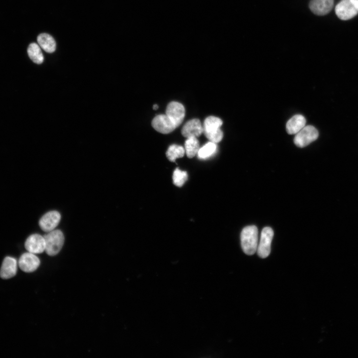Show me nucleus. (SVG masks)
<instances>
[{
	"instance_id": "f257e3e1",
	"label": "nucleus",
	"mask_w": 358,
	"mask_h": 358,
	"mask_svg": "<svg viewBox=\"0 0 358 358\" xmlns=\"http://www.w3.org/2000/svg\"><path fill=\"white\" fill-rule=\"evenodd\" d=\"M223 124L221 118L213 116H208L204 123L203 133L210 141L214 143H219L224 137V133L221 130Z\"/></svg>"
},
{
	"instance_id": "f03ea898",
	"label": "nucleus",
	"mask_w": 358,
	"mask_h": 358,
	"mask_svg": "<svg viewBox=\"0 0 358 358\" xmlns=\"http://www.w3.org/2000/svg\"><path fill=\"white\" fill-rule=\"evenodd\" d=\"M258 231L254 226L245 227L241 233V243L244 252L248 255H253L257 250Z\"/></svg>"
},
{
	"instance_id": "7ed1b4c3",
	"label": "nucleus",
	"mask_w": 358,
	"mask_h": 358,
	"mask_svg": "<svg viewBox=\"0 0 358 358\" xmlns=\"http://www.w3.org/2000/svg\"><path fill=\"white\" fill-rule=\"evenodd\" d=\"M45 241L46 253L51 256L57 255L64 244L65 237L62 231L59 229H55L47 232L44 236Z\"/></svg>"
},
{
	"instance_id": "20e7f679",
	"label": "nucleus",
	"mask_w": 358,
	"mask_h": 358,
	"mask_svg": "<svg viewBox=\"0 0 358 358\" xmlns=\"http://www.w3.org/2000/svg\"><path fill=\"white\" fill-rule=\"evenodd\" d=\"M318 137V130L313 126H308L296 134L294 143L298 147L303 148L317 140Z\"/></svg>"
},
{
	"instance_id": "39448f33",
	"label": "nucleus",
	"mask_w": 358,
	"mask_h": 358,
	"mask_svg": "<svg viewBox=\"0 0 358 358\" xmlns=\"http://www.w3.org/2000/svg\"><path fill=\"white\" fill-rule=\"evenodd\" d=\"M273 236L274 231L271 228L266 227L262 230L257 248L258 255L261 258H265L270 255Z\"/></svg>"
},
{
	"instance_id": "423d86ee",
	"label": "nucleus",
	"mask_w": 358,
	"mask_h": 358,
	"mask_svg": "<svg viewBox=\"0 0 358 358\" xmlns=\"http://www.w3.org/2000/svg\"><path fill=\"white\" fill-rule=\"evenodd\" d=\"M61 219L60 213L56 210L47 212L43 215L39 221L40 228L46 232L56 229Z\"/></svg>"
},
{
	"instance_id": "0eeeda50",
	"label": "nucleus",
	"mask_w": 358,
	"mask_h": 358,
	"mask_svg": "<svg viewBox=\"0 0 358 358\" xmlns=\"http://www.w3.org/2000/svg\"><path fill=\"white\" fill-rule=\"evenodd\" d=\"M36 255L29 252L21 255L19 259L18 265L22 271L32 273L38 269L40 264V261Z\"/></svg>"
},
{
	"instance_id": "6e6552de",
	"label": "nucleus",
	"mask_w": 358,
	"mask_h": 358,
	"mask_svg": "<svg viewBox=\"0 0 358 358\" xmlns=\"http://www.w3.org/2000/svg\"><path fill=\"white\" fill-rule=\"evenodd\" d=\"M153 128L158 132L163 134H169L176 128L175 124L166 114L156 116L152 122Z\"/></svg>"
},
{
	"instance_id": "1a4fd4ad",
	"label": "nucleus",
	"mask_w": 358,
	"mask_h": 358,
	"mask_svg": "<svg viewBox=\"0 0 358 358\" xmlns=\"http://www.w3.org/2000/svg\"><path fill=\"white\" fill-rule=\"evenodd\" d=\"M166 113L178 128L183 122L185 116V109L181 103L172 102L167 106Z\"/></svg>"
},
{
	"instance_id": "9d476101",
	"label": "nucleus",
	"mask_w": 358,
	"mask_h": 358,
	"mask_svg": "<svg viewBox=\"0 0 358 358\" xmlns=\"http://www.w3.org/2000/svg\"><path fill=\"white\" fill-rule=\"evenodd\" d=\"M336 13L340 19L347 20L355 17L358 11L351 0H341L336 7Z\"/></svg>"
},
{
	"instance_id": "9b49d317",
	"label": "nucleus",
	"mask_w": 358,
	"mask_h": 358,
	"mask_svg": "<svg viewBox=\"0 0 358 358\" xmlns=\"http://www.w3.org/2000/svg\"><path fill=\"white\" fill-rule=\"evenodd\" d=\"M25 246L29 252L35 254L42 253L45 250L44 237L38 234H32L27 238Z\"/></svg>"
},
{
	"instance_id": "f8f14e48",
	"label": "nucleus",
	"mask_w": 358,
	"mask_h": 358,
	"mask_svg": "<svg viewBox=\"0 0 358 358\" xmlns=\"http://www.w3.org/2000/svg\"><path fill=\"white\" fill-rule=\"evenodd\" d=\"M203 133V127L199 119H193L185 124L182 130V134L188 138L198 137Z\"/></svg>"
},
{
	"instance_id": "ddd939ff",
	"label": "nucleus",
	"mask_w": 358,
	"mask_h": 358,
	"mask_svg": "<svg viewBox=\"0 0 358 358\" xmlns=\"http://www.w3.org/2000/svg\"><path fill=\"white\" fill-rule=\"evenodd\" d=\"M17 270L18 263L16 259L12 257H6L0 270V277L3 279H11L16 276Z\"/></svg>"
},
{
	"instance_id": "4468645a",
	"label": "nucleus",
	"mask_w": 358,
	"mask_h": 358,
	"mask_svg": "<svg viewBox=\"0 0 358 358\" xmlns=\"http://www.w3.org/2000/svg\"><path fill=\"white\" fill-rule=\"evenodd\" d=\"M334 6V0H312L309 8L316 15L324 16L331 11Z\"/></svg>"
},
{
	"instance_id": "2eb2a0df",
	"label": "nucleus",
	"mask_w": 358,
	"mask_h": 358,
	"mask_svg": "<svg viewBox=\"0 0 358 358\" xmlns=\"http://www.w3.org/2000/svg\"><path fill=\"white\" fill-rule=\"evenodd\" d=\"M305 124L306 119L303 115H294L286 123V132L289 134H296L305 127Z\"/></svg>"
},
{
	"instance_id": "dca6fc26",
	"label": "nucleus",
	"mask_w": 358,
	"mask_h": 358,
	"mask_svg": "<svg viewBox=\"0 0 358 358\" xmlns=\"http://www.w3.org/2000/svg\"><path fill=\"white\" fill-rule=\"evenodd\" d=\"M39 45L46 53H53L56 50V42L54 38L47 34H41L37 38Z\"/></svg>"
},
{
	"instance_id": "f3484780",
	"label": "nucleus",
	"mask_w": 358,
	"mask_h": 358,
	"mask_svg": "<svg viewBox=\"0 0 358 358\" xmlns=\"http://www.w3.org/2000/svg\"><path fill=\"white\" fill-rule=\"evenodd\" d=\"M185 151L189 158H192L198 154L200 150V143L196 137L188 138L185 143Z\"/></svg>"
},
{
	"instance_id": "a211bd4d",
	"label": "nucleus",
	"mask_w": 358,
	"mask_h": 358,
	"mask_svg": "<svg viewBox=\"0 0 358 358\" xmlns=\"http://www.w3.org/2000/svg\"><path fill=\"white\" fill-rule=\"evenodd\" d=\"M28 54L31 59L35 63L41 64L44 60V57L39 45L36 43L30 44L28 49Z\"/></svg>"
},
{
	"instance_id": "6ab92c4d",
	"label": "nucleus",
	"mask_w": 358,
	"mask_h": 358,
	"mask_svg": "<svg viewBox=\"0 0 358 358\" xmlns=\"http://www.w3.org/2000/svg\"><path fill=\"white\" fill-rule=\"evenodd\" d=\"M217 149L216 143L210 141L200 149L198 153V157L201 159L208 158L216 152Z\"/></svg>"
},
{
	"instance_id": "aec40b11",
	"label": "nucleus",
	"mask_w": 358,
	"mask_h": 358,
	"mask_svg": "<svg viewBox=\"0 0 358 358\" xmlns=\"http://www.w3.org/2000/svg\"><path fill=\"white\" fill-rule=\"evenodd\" d=\"M185 150L181 146L173 145L171 146L166 152L167 157L171 162H175L177 158L183 157Z\"/></svg>"
},
{
	"instance_id": "412c9836",
	"label": "nucleus",
	"mask_w": 358,
	"mask_h": 358,
	"mask_svg": "<svg viewBox=\"0 0 358 358\" xmlns=\"http://www.w3.org/2000/svg\"><path fill=\"white\" fill-rule=\"evenodd\" d=\"M188 179V174L186 172L177 169L173 175V183L177 187H181Z\"/></svg>"
},
{
	"instance_id": "4be33fe9",
	"label": "nucleus",
	"mask_w": 358,
	"mask_h": 358,
	"mask_svg": "<svg viewBox=\"0 0 358 358\" xmlns=\"http://www.w3.org/2000/svg\"><path fill=\"white\" fill-rule=\"evenodd\" d=\"M351 1L358 11V0H351Z\"/></svg>"
},
{
	"instance_id": "5701e85b",
	"label": "nucleus",
	"mask_w": 358,
	"mask_h": 358,
	"mask_svg": "<svg viewBox=\"0 0 358 358\" xmlns=\"http://www.w3.org/2000/svg\"><path fill=\"white\" fill-rule=\"evenodd\" d=\"M153 109L154 110H157L158 109V106L157 105L155 104L153 106Z\"/></svg>"
}]
</instances>
